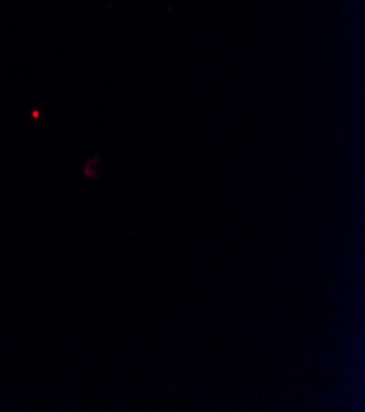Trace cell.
Wrapping results in <instances>:
<instances>
[{
  "label": "cell",
  "instance_id": "1",
  "mask_svg": "<svg viewBox=\"0 0 365 412\" xmlns=\"http://www.w3.org/2000/svg\"><path fill=\"white\" fill-rule=\"evenodd\" d=\"M97 161H98V158H92V159L89 161L87 164H85V168H84L85 176L90 178V179L97 178V169H96V163H97Z\"/></svg>",
  "mask_w": 365,
  "mask_h": 412
}]
</instances>
